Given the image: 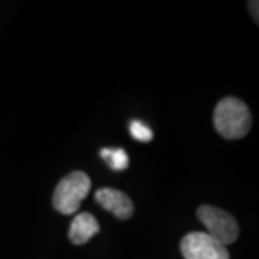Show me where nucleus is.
Masks as SVG:
<instances>
[{"label": "nucleus", "instance_id": "nucleus-1", "mask_svg": "<svg viewBox=\"0 0 259 259\" xmlns=\"http://www.w3.org/2000/svg\"><path fill=\"white\" fill-rule=\"evenodd\" d=\"M213 122L216 131L228 140L243 139L252 125L249 108L235 97H226L214 108Z\"/></svg>", "mask_w": 259, "mask_h": 259}, {"label": "nucleus", "instance_id": "nucleus-2", "mask_svg": "<svg viewBox=\"0 0 259 259\" xmlns=\"http://www.w3.org/2000/svg\"><path fill=\"white\" fill-rule=\"evenodd\" d=\"M91 190V179L83 171H72L65 176L54 192V207L62 214L78 212L82 200Z\"/></svg>", "mask_w": 259, "mask_h": 259}, {"label": "nucleus", "instance_id": "nucleus-3", "mask_svg": "<svg viewBox=\"0 0 259 259\" xmlns=\"http://www.w3.org/2000/svg\"><path fill=\"white\" fill-rule=\"evenodd\" d=\"M197 218L207 229L206 233L225 246L233 243L239 236V226L236 219L231 213L225 212L219 207L203 204L197 210Z\"/></svg>", "mask_w": 259, "mask_h": 259}, {"label": "nucleus", "instance_id": "nucleus-4", "mask_svg": "<svg viewBox=\"0 0 259 259\" xmlns=\"http://www.w3.org/2000/svg\"><path fill=\"white\" fill-rule=\"evenodd\" d=\"M180 250L185 259H229L228 248L206 232H190L182 239Z\"/></svg>", "mask_w": 259, "mask_h": 259}, {"label": "nucleus", "instance_id": "nucleus-5", "mask_svg": "<svg viewBox=\"0 0 259 259\" xmlns=\"http://www.w3.org/2000/svg\"><path fill=\"white\" fill-rule=\"evenodd\" d=\"M97 203L102 206L105 210L111 212L118 219H130L134 213V204L128 196L117 189L104 187L95 193Z\"/></svg>", "mask_w": 259, "mask_h": 259}, {"label": "nucleus", "instance_id": "nucleus-6", "mask_svg": "<svg viewBox=\"0 0 259 259\" xmlns=\"http://www.w3.org/2000/svg\"><path fill=\"white\" fill-rule=\"evenodd\" d=\"M100 232V223L91 213H78L69 228V241L74 245H83Z\"/></svg>", "mask_w": 259, "mask_h": 259}, {"label": "nucleus", "instance_id": "nucleus-7", "mask_svg": "<svg viewBox=\"0 0 259 259\" xmlns=\"http://www.w3.org/2000/svg\"><path fill=\"white\" fill-rule=\"evenodd\" d=\"M100 156H101V157L110 164V167H111L112 170H115V171H122V170H125L130 164L128 154L125 153L124 148L105 147L100 151Z\"/></svg>", "mask_w": 259, "mask_h": 259}, {"label": "nucleus", "instance_id": "nucleus-8", "mask_svg": "<svg viewBox=\"0 0 259 259\" xmlns=\"http://www.w3.org/2000/svg\"><path fill=\"white\" fill-rule=\"evenodd\" d=\"M130 134H131L133 139L141 141V143H148V141L153 140L151 128L139 120H134L130 122Z\"/></svg>", "mask_w": 259, "mask_h": 259}, {"label": "nucleus", "instance_id": "nucleus-9", "mask_svg": "<svg viewBox=\"0 0 259 259\" xmlns=\"http://www.w3.org/2000/svg\"><path fill=\"white\" fill-rule=\"evenodd\" d=\"M258 2H249V9L250 12H252V15H253L256 23H258Z\"/></svg>", "mask_w": 259, "mask_h": 259}]
</instances>
